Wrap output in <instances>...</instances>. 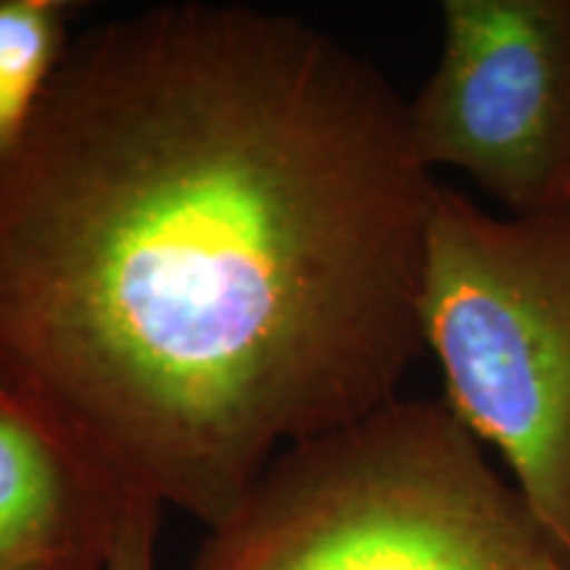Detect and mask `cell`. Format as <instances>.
<instances>
[{
    "label": "cell",
    "instance_id": "6da1fadb",
    "mask_svg": "<svg viewBox=\"0 0 570 570\" xmlns=\"http://www.w3.org/2000/svg\"><path fill=\"white\" fill-rule=\"evenodd\" d=\"M436 190L407 98L306 21H98L0 154V367L212 529L285 449L399 399Z\"/></svg>",
    "mask_w": 570,
    "mask_h": 570
},
{
    "label": "cell",
    "instance_id": "7a4b0ae2",
    "mask_svg": "<svg viewBox=\"0 0 570 570\" xmlns=\"http://www.w3.org/2000/svg\"><path fill=\"white\" fill-rule=\"evenodd\" d=\"M188 570H570L444 402L394 399L277 454Z\"/></svg>",
    "mask_w": 570,
    "mask_h": 570
},
{
    "label": "cell",
    "instance_id": "3957f363",
    "mask_svg": "<svg viewBox=\"0 0 570 570\" xmlns=\"http://www.w3.org/2000/svg\"><path fill=\"white\" fill-rule=\"evenodd\" d=\"M420 323L444 404L570 562V212L502 219L439 185Z\"/></svg>",
    "mask_w": 570,
    "mask_h": 570
},
{
    "label": "cell",
    "instance_id": "277c9868",
    "mask_svg": "<svg viewBox=\"0 0 570 570\" xmlns=\"http://www.w3.org/2000/svg\"><path fill=\"white\" fill-rule=\"evenodd\" d=\"M436 69L410 101L417 159L452 167L512 217L570 194V0H444Z\"/></svg>",
    "mask_w": 570,
    "mask_h": 570
},
{
    "label": "cell",
    "instance_id": "5b68a950",
    "mask_svg": "<svg viewBox=\"0 0 570 570\" xmlns=\"http://www.w3.org/2000/svg\"><path fill=\"white\" fill-rule=\"evenodd\" d=\"M132 497L59 412L0 367V570H109Z\"/></svg>",
    "mask_w": 570,
    "mask_h": 570
},
{
    "label": "cell",
    "instance_id": "8992f818",
    "mask_svg": "<svg viewBox=\"0 0 570 570\" xmlns=\"http://www.w3.org/2000/svg\"><path fill=\"white\" fill-rule=\"evenodd\" d=\"M77 3L0 0V154L17 146L71 42Z\"/></svg>",
    "mask_w": 570,
    "mask_h": 570
},
{
    "label": "cell",
    "instance_id": "52a82bcc",
    "mask_svg": "<svg viewBox=\"0 0 570 570\" xmlns=\"http://www.w3.org/2000/svg\"><path fill=\"white\" fill-rule=\"evenodd\" d=\"M161 510V504H156L154 499L132 497L109 570H156V537H159Z\"/></svg>",
    "mask_w": 570,
    "mask_h": 570
},
{
    "label": "cell",
    "instance_id": "ba28073f",
    "mask_svg": "<svg viewBox=\"0 0 570 570\" xmlns=\"http://www.w3.org/2000/svg\"><path fill=\"white\" fill-rule=\"evenodd\" d=\"M566 209L570 212V194H568V204H566Z\"/></svg>",
    "mask_w": 570,
    "mask_h": 570
}]
</instances>
